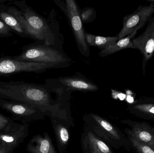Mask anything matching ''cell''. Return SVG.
<instances>
[{"instance_id": "cell-17", "label": "cell", "mask_w": 154, "mask_h": 153, "mask_svg": "<svg viewBox=\"0 0 154 153\" xmlns=\"http://www.w3.org/2000/svg\"><path fill=\"white\" fill-rule=\"evenodd\" d=\"M0 19L11 29L13 32L22 37L28 38L16 18L7 11L5 3L0 4Z\"/></svg>"}, {"instance_id": "cell-25", "label": "cell", "mask_w": 154, "mask_h": 153, "mask_svg": "<svg viewBox=\"0 0 154 153\" xmlns=\"http://www.w3.org/2000/svg\"><path fill=\"white\" fill-rule=\"evenodd\" d=\"M0 153H14L13 152H10L5 149L0 143Z\"/></svg>"}, {"instance_id": "cell-20", "label": "cell", "mask_w": 154, "mask_h": 153, "mask_svg": "<svg viewBox=\"0 0 154 153\" xmlns=\"http://www.w3.org/2000/svg\"><path fill=\"white\" fill-rule=\"evenodd\" d=\"M6 9L7 11L11 14H12L17 19L20 24L24 32L28 37V38L35 40L36 41H38V38L36 33L31 28L27 22L25 17L20 11L15 6L13 5H9L6 4Z\"/></svg>"}, {"instance_id": "cell-22", "label": "cell", "mask_w": 154, "mask_h": 153, "mask_svg": "<svg viewBox=\"0 0 154 153\" xmlns=\"http://www.w3.org/2000/svg\"><path fill=\"white\" fill-rule=\"evenodd\" d=\"M80 17L82 23L93 21L96 17V11L92 7H86L79 10Z\"/></svg>"}, {"instance_id": "cell-5", "label": "cell", "mask_w": 154, "mask_h": 153, "mask_svg": "<svg viewBox=\"0 0 154 153\" xmlns=\"http://www.w3.org/2000/svg\"><path fill=\"white\" fill-rule=\"evenodd\" d=\"M56 4L67 17L70 28L74 35L81 54L88 57L90 55L89 46L85 38V31L80 17L79 6L75 0H66L65 2L55 1Z\"/></svg>"}, {"instance_id": "cell-18", "label": "cell", "mask_w": 154, "mask_h": 153, "mask_svg": "<svg viewBox=\"0 0 154 153\" xmlns=\"http://www.w3.org/2000/svg\"><path fill=\"white\" fill-rule=\"evenodd\" d=\"M137 33V31H134L125 37L118 40L116 43L109 46L107 48L101 50L99 55L101 57H104L126 49H135L133 43V40L134 38Z\"/></svg>"}, {"instance_id": "cell-13", "label": "cell", "mask_w": 154, "mask_h": 153, "mask_svg": "<svg viewBox=\"0 0 154 153\" xmlns=\"http://www.w3.org/2000/svg\"><path fill=\"white\" fill-rule=\"evenodd\" d=\"M81 143L83 153H115L107 144L86 125L82 134Z\"/></svg>"}, {"instance_id": "cell-11", "label": "cell", "mask_w": 154, "mask_h": 153, "mask_svg": "<svg viewBox=\"0 0 154 153\" xmlns=\"http://www.w3.org/2000/svg\"><path fill=\"white\" fill-rule=\"evenodd\" d=\"M121 122L129 127L125 128L124 132L128 133L137 140L154 150V127L145 121L125 119Z\"/></svg>"}, {"instance_id": "cell-3", "label": "cell", "mask_w": 154, "mask_h": 153, "mask_svg": "<svg viewBox=\"0 0 154 153\" xmlns=\"http://www.w3.org/2000/svg\"><path fill=\"white\" fill-rule=\"evenodd\" d=\"M11 2L23 13L30 28L38 36V41L47 46L63 49L60 46V36L57 31L56 25L54 24V22L50 21L37 13L24 0L12 1Z\"/></svg>"}, {"instance_id": "cell-1", "label": "cell", "mask_w": 154, "mask_h": 153, "mask_svg": "<svg viewBox=\"0 0 154 153\" xmlns=\"http://www.w3.org/2000/svg\"><path fill=\"white\" fill-rule=\"evenodd\" d=\"M53 93L46 85L23 81H0V99L29 104L50 118L59 119L73 126L70 99L65 95L54 97Z\"/></svg>"}, {"instance_id": "cell-8", "label": "cell", "mask_w": 154, "mask_h": 153, "mask_svg": "<svg viewBox=\"0 0 154 153\" xmlns=\"http://www.w3.org/2000/svg\"><path fill=\"white\" fill-rule=\"evenodd\" d=\"M0 107L9 112L12 119L29 123L43 119L46 116L37 108L27 103L0 99Z\"/></svg>"}, {"instance_id": "cell-24", "label": "cell", "mask_w": 154, "mask_h": 153, "mask_svg": "<svg viewBox=\"0 0 154 153\" xmlns=\"http://www.w3.org/2000/svg\"><path fill=\"white\" fill-rule=\"evenodd\" d=\"M14 121L11 118L5 116L0 114V134Z\"/></svg>"}, {"instance_id": "cell-16", "label": "cell", "mask_w": 154, "mask_h": 153, "mask_svg": "<svg viewBox=\"0 0 154 153\" xmlns=\"http://www.w3.org/2000/svg\"><path fill=\"white\" fill-rule=\"evenodd\" d=\"M27 150L30 153H57L48 133L33 137L27 145Z\"/></svg>"}, {"instance_id": "cell-2", "label": "cell", "mask_w": 154, "mask_h": 153, "mask_svg": "<svg viewBox=\"0 0 154 153\" xmlns=\"http://www.w3.org/2000/svg\"><path fill=\"white\" fill-rule=\"evenodd\" d=\"M14 57L19 61L53 65L58 68L68 67L71 62L63 49L37 41L23 47L21 53Z\"/></svg>"}, {"instance_id": "cell-10", "label": "cell", "mask_w": 154, "mask_h": 153, "mask_svg": "<svg viewBox=\"0 0 154 153\" xmlns=\"http://www.w3.org/2000/svg\"><path fill=\"white\" fill-rule=\"evenodd\" d=\"M133 43L135 49L140 50L143 54L142 70L145 76L146 65L154 55V17L148 22L144 31L133 40Z\"/></svg>"}, {"instance_id": "cell-21", "label": "cell", "mask_w": 154, "mask_h": 153, "mask_svg": "<svg viewBox=\"0 0 154 153\" xmlns=\"http://www.w3.org/2000/svg\"><path fill=\"white\" fill-rule=\"evenodd\" d=\"M127 137L130 147L136 153H154V150L148 146L137 140L128 133L124 132Z\"/></svg>"}, {"instance_id": "cell-15", "label": "cell", "mask_w": 154, "mask_h": 153, "mask_svg": "<svg viewBox=\"0 0 154 153\" xmlns=\"http://www.w3.org/2000/svg\"><path fill=\"white\" fill-rule=\"evenodd\" d=\"M52 126L56 136L58 149L60 153H66L70 140V126L59 119L51 118Z\"/></svg>"}, {"instance_id": "cell-19", "label": "cell", "mask_w": 154, "mask_h": 153, "mask_svg": "<svg viewBox=\"0 0 154 153\" xmlns=\"http://www.w3.org/2000/svg\"><path fill=\"white\" fill-rule=\"evenodd\" d=\"M86 42L89 46L97 47L101 50H104L113 45L118 40L117 37H104L96 36L85 32Z\"/></svg>"}, {"instance_id": "cell-12", "label": "cell", "mask_w": 154, "mask_h": 153, "mask_svg": "<svg viewBox=\"0 0 154 153\" xmlns=\"http://www.w3.org/2000/svg\"><path fill=\"white\" fill-rule=\"evenodd\" d=\"M55 81L58 85L70 94L76 91L93 92L99 90L94 83L79 72L72 76L60 77Z\"/></svg>"}, {"instance_id": "cell-7", "label": "cell", "mask_w": 154, "mask_h": 153, "mask_svg": "<svg viewBox=\"0 0 154 153\" xmlns=\"http://www.w3.org/2000/svg\"><path fill=\"white\" fill-rule=\"evenodd\" d=\"M154 14V4L140 5L132 14L123 18V28L118 34V40L143 28Z\"/></svg>"}, {"instance_id": "cell-27", "label": "cell", "mask_w": 154, "mask_h": 153, "mask_svg": "<svg viewBox=\"0 0 154 153\" xmlns=\"http://www.w3.org/2000/svg\"><path fill=\"white\" fill-rule=\"evenodd\" d=\"M146 1L149 2L150 3L153 4H154V0H146Z\"/></svg>"}, {"instance_id": "cell-26", "label": "cell", "mask_w": 154, "mask_h": 153, "mask_svg": "<svg viewBox=\"0 0 154 153\" xmlns=\"http://www.w3.org/2000/svg\"><path fill=\"white\" fill-rule=\"evenodd\" d=\"M12 0H0V4H1L5 3L7 2H10Z\"/></svg>"}, {"instance_id": "cell-6", "label": "cell", "mask_w": 154, "mask_h": 153, "mask_svg": "<svg viewBox=\"0 0 154 153\" xmlns=\"http://www.w3.org/2000/svg\"><path fill=\"white\" fill-rule=\"evenodd\" d=\"M53 68H58L53 65L19 61L14 57L0 55V76L22 72L40 73Z\"/></svg>"}, {"instance_id": "cell-23", "label": "cell", "mask_w": 154, "mask_h": 153, "mask_svg": "<svg viewBox=\"0 0 154 153\" xmlns=\"http://www.w3.org/2000/svg\"><path fill=\"white\" fill-rule=\"evenodd\" d=\"M13 31L2 21L0 19V37H8L13 36Z\"/></svg>"}, {"instance_id": "cell-14", "label": "cell", "mask_w": 154, "mask_h": 153, "mask_svg": "<svg viewBox=\"0 0 154 153\" xmlns=\"http://www.w3.org/2000/svg\"><path fill=\"white\" fill-rule=\"evenodd\" d=\"M128 110L137 117L154 122V98L140 99L129 104Z\"/></svg>"}, {"instance_id": "cell-9", "label": "cell", "mask_w": 154, "mask_h": 153, "mask_svg": "<svg viewBox=\"0 0 154 153\" xmlns=\"http://www.w3.org/2000/svg\"><path fill=\"white\" fill-rule=\"evenodd\" d=\"M29 123L13 121L0 134V143L6 150L13 152L29 135Z\"/></svg>"}, {"instance_id": "cell-4", "label": "cell", "mask_w": 154, "mask_h": 153, "mask_svg": "<svg viewBox=\"0 0 154 153\" xmlns=\"http://www.w3.org/2000/svg\"><path fill=\"white\" fill-rule=\"evenodd\" d=\"M83 118L85 125L108 145L116 149L124 148L130 151L131 149L125 134L104 118L90 113Z\"/></svg>"}]
</instances>
